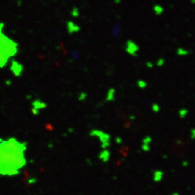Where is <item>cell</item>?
I'll return each instance as SVG.
<instances>
[{"mask_svg": "<svg viewBox=\"0 0 195 195\" xmlns=\"http://www.w3.org/2000/svg\"><path fill=\"white\" fill-rule=\"evenodd\" d=\"M188 165V162L187 161H185V162H183V166H187Z\"/></svg>", "mask_w": 195, "mask_h": 195, "instance_id": "cb8c5ba5", "label": "cell"}, {"mask_svg": "<svg viewBox=\"0 0 195 195\" xmlns=\"http://www.w3.org/2000/svg\"><path fill=\"white\" fill-rule=\"evenodd\" d=\"M27 143L14 137L0 138V175L15 176L26 165Z\"/></svg>", "mask_w": 195, "mask_h": 195, "instance_id": "6da1fadb", "label": "cell"}, {"mask_svg": "<svg viewBox=\"0 0 195 195\" xmlns=\"http://www.w3.org/2000/svg\"><path fill=\"white\" fill-rule=\"evenodd\" d=\"M152 139L150 136H146L145 137H144L142 141V144H145V145H149L150 146L151 142H152Z\"/></svg>", "mask_w": 195, "mask_h": 195, "instance_id": "30bf717a", "label": "cell"}, {"mask_svg": "<svg viewBox=\"0 0 195 195\" xmlns=\"http://www.w3.org/2000/svg\"><path fill=\"white\" fill-rule=\"evenodd\" d=\"M115 140H116V142H117L118 144H121L122 142V137H116Z\"/></svg>", "mask_w": 195, "mask_h": 195, "instance_id": "7402d4cb", "label": "cell"}, {"mask_svg": "<svg viewBox=\"0 0 195 195\" xmlns=\"http://www.w3.org/2000/svg\"><path fill=\"white\" fill-rule=\"evenodd\" d=\"M87 98V94L85 92H81V94L80 95V100H85Z\"/></svg>", "mask_w": 195, "mask_h": 195, "instance_id": "d6986e66", "label": "cell"}, {"mask_svg": "<svg viewBox=\"0 0 195 195\" xmlns=\"http://www.w3.org/2000/svg\"><path fill=\"white\" fill-rule=\"evenodd\" d=\"M189 51L187 49H184V48H179L177 50H176V54H177L178 56H187V55L189 54Z\"/></svg>", "mask_w": 195, "mask_h": 195, "instance_id": "9c48e42d", "label": "cell"}, {"mask_svg": "<svg viewBox=\"0 0 195 195\" xmlns=\"http://www.w3.org/2000/svg\"><path fill=\"white\" fill-rule=\"evenodd\" d=\"M163 177V172L161 171H155L154 173L155 181H160Z\"/></svg>", "mask_w": 195, "mask_h": 195, "instance_id": "7c38bea8", "label": "cell"}, {"mask_svg": "<svg viewBox=\"0 0 195 195\" xmlns=\"http://www.w3.org/2000/svg\"><path fill=\"white\" fill-rule=\"evenodd\" d=\"M12 70L13 73L16 75V76H19L21 75L22 70H23V66L21 65H20L18 62H13L12 65Z\"/></svg>", "mask_w": 195, "mask_h": 195, "instance_id": "ba28073f", "label": "cell"}, {"mask_svg": "<svg viewBox=\"0 0 195 195\" xmlns=\"http://www.w3.org/2000/svg\"><path fill=\"white\" fill-rule=\"evenodd\" d=\"M152 110L155 113H158L161 110V107L158 103H154L152 106Z\"/></svg>", "mask_w": 195, "mask_h": 195, "instance_id": "5bb4252c", "label": "cell"}, {"mask_svg": "<svg viewBox=\"0 0 195 195\" xmlns=\"http://www.w3.org/2000/svg\"><path fill=\"white\" fill-rule=\"evenodd\" d=\"M125 51L131 56L136 57L138 56L139 47L134 41H132V40H128L126 42Z\"/></svg>", "mask_w": 195, "mask_h": 195, "instance_id": "277c9868", "label": "cell"}, {"mask_svg": "<svg viewBox=\"0 0 195 195\" xmlns=\"http://www.w3.org/2000/svg\"><path fill=\"white\" fill-rule=\"evenodd\" d=\"M120 32H121V27L118 26H115L113 30V33H114V35L117 36V35L118 34V33H120Z\"/></svg>", "mask_w": 195, "mask_h": 195, "instance_id": "2e32d148", "label": "cell"}, {"mask_svg": "<svg viewBox=\"0 0 195 195\" xmlns=\"http://www.w3.org/2000/svg\"><path fill=\"white\" fill-rule=\"evenodd\" d=\"M77 12H78V10H77V9H74L73 11H72V16H74V17H77V16H78L79 13Z\"/></svg>", "mask_w": 195, "mask_h": 195, "instance_id": "44dd1931", "label": "cell"}, {"mask_svg": "<svg viewBox=\"0 0 195 195\" xmlns=\"http://www.w3.org/2000/svg\"><path fill=\"white\" fill-rule=\"evenodd\" d=\"M165 64V60L163 59H159L157 61V63H156V65H157L158 67H163L164 65Z\"/></svg>", "mask_w": 195, "mask_h": 195, "instance_id": "e0dca14e", "label": "cell"}, {"mask_svg": "<svg viewBox=\"0 0 195 195\" xmlns=\"http://www.w3.org/2000/svg\"><path fill=\"white\" fill-rule=\"evenodd\" d=\"M188 113H189V111H188L187 109H186V108H181L179 111V117L181 119H184L185 117L187 116Z\"/></svg>", "mask_w": 195, "mask_h": 195, "instance_id": "8fae6325", "label": "cell"}, {"mask_svg": "<svg viewBox=\"0 0 195 195\" xmlns=\"http://www.w3.org/2000/svg\"><path fill=\"white\" fill-rule=\"evenodd\" d=\"M154 11L157 15H161L163 12V8L159 5H155L154 7Z\"/></svg>", "mask_w": 195, "mask_h": 195, "instance_id": "9a60e30c", "label": "cell"}, {"mask_svg": "<svg viewBox=\"0 0 195 195\" xmlns=\"http://www.w3.org/2000/svg\"><path fill=\"white\" fill-rule=\"evenodd\" d=\"M137 85L138 86L140 89H144L147 87V82L142 80H139L137 81Z\"/></svg>", "mask_w": 195, "mask_h": 195, "instance_id": "4fadbf2b", "label": "cell"}, {"mask_svg": "<svg viewBox=\"0 0 195 195\" xmlns=\"http://www.w3.org/2000/svg\"><path fill=\"white\" fill-rule=\"evenodd\" d=\"M67 28L70 34H72V33H77V32H79L80 31V27L75 25V23L72 21L67 22Z\"/></svg>", "mask_w": 195, "mask_h": 195, "instance_id": "8992f818", "label": "cell"}, {"mask_svg": "<svg viewBox=\"0 0 195 195\" xmlns=\"http://www.w3.org/2000/svg\"><path fill=\"white\" fill-rule=\"evenodd\" d=\"M4 25L0 24V68L5 67L12 56L18 52V43L4 36L2 33Z\"/></svg>", "mask_w": 195, "mask_h": 195, "instance_id": "7a4b0ae2", "label": "cell"}, {"mask_svg": "<svg viewBox=\"0 0 195 195\" xmlns=\"http://www.w3.org/2000/svg\"><path fill=\"white\" fill-rule=\"evenodd\" d=\"M146 66L148 67V68H152L153 67V64L150 62H146Z\"/></svg>", "mask_w": 195, "mask_h": 195, "instance_id": "603a6c76", "label": "cell"}, {"mask_svg": "<svg viewBox=\"0 0 195 195\" xmlns=\"http://www.w3.org/2000/svg\"><path fill=\"white\" fill-rule=\"evenodd\" d=\"M98 158L103 163H107L111 158V152L108 149H103L98 154Z\"/></svg>", "mask_w": 195, "mask_h": 195, "instance_id": "5b68a950", "label": "cell"}, {"mask_svg": "<svg viewBox=\"0 0 195 195\" xmlns=\"http://www.w3.org/2000/svg\"><path fill=\"white\" fill-rule=\"evenodd\" d=\"M116 90L113 87H111L108 90L106 93V100L108 102H112L116 100Z\"/></svg>", "mask_w": 195, "mask_h": 195, "instance_id": "52a82bcc", "label": "cell"}, {"mask_svg": "<svg viewBox=\"0 0 195 195\" xmlns=\"http://www.w3.org/2000/svg\"><path fill=\"white\" fill-rule=\"evenodd\" d=\"M142 149L144 152H149L150 150V146L145 145V144H142Z\"/></svg>", "mask_w": 195, "mask_h": 195, "instance_id": "ac0fdd59", "label": "cell"}, {"mask_svg": "<svg viewBox=\"0 0 195 195\" xmlns=\"http://www.w3.org/2000/svg\"><path fill=\"white\" fill-rule=\"evenodd\" d=\"M89 135L92 137H97L99 139L102 149H107L111 146V135L103 131L92 129L89 132Z\"/></svg>", "mask_w": 195, "mask_h": 195, "instance_id": "3957f363", "label": "cell"}, {"mask_svg": "<svg viewBox=\"0 0 195 195\" xmlns=\"http://www.w3.org/2000/svg\"><path fill=\"white\" fill-rule=\"evenodd\" d=\"M190 137L191 139H195V129H191L190 130Z\"/></svg>", "mask_w": 195, "mask_h": 195, "instance_id": "ffe728a7", "label": "cell"}]
</instances>
